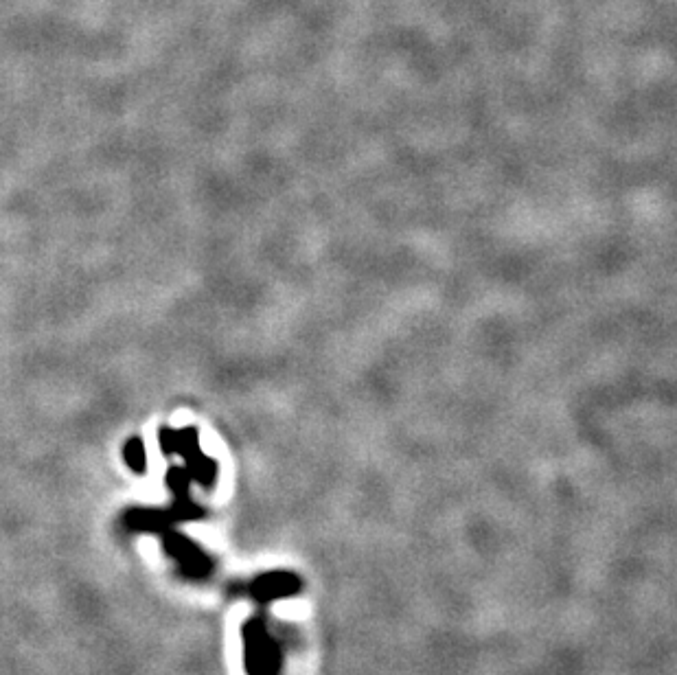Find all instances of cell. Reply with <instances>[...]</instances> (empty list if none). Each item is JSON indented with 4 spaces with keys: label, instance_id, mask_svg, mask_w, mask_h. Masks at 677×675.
Wrapping results in <instances>:
<instances>
[{
    "label": "cell",
    "instance_id": "3",
    "mask_svg": "<svg viewBox=\"0 0 677 675\" xmlns=\"http://www.w3.org/2000/svg\"><path fill=\"white\" fill-rule=\"evenodd\" d=\"M296 588V579L290 575H268L263 577L255 583V594L263 601H270V599H279L285 597V594H290Z\"/></svg>",
    "mask_w": 677,
    "mask_h": 675
},
{
    "label": "cell",
    "instance_id": "2",
    "mask_svg": "<svg viewBox=\"0 0 677 675\" xmlns=\"http://www.w3.org/2000/svg\"><path fill=\"white\" fill-rule=\"evenodd\" d=\"M167 551H171V555H174L189 572H195V575L204 572L206 559L191 542H185L182 537H171V540L167 542Z\"/></svg>",
    "mask_w": 677,
    "mask_h": 675
},
{
    "label": "cell",
    "instance_id": "1",
    "mask_svg": "<svg viewBox=\"0 0 677 675\" xmlns=\"http://www.w3.org/2000/svg\"><path fill=\"white\" fill-rule=\"evenodd\" d=\"M246 665L250 675H274L279 669L277 645L261 623L246 629Z\"/></svg>",
    "mask_w": 677,
    "mask_h": 675
}]
</instances>
